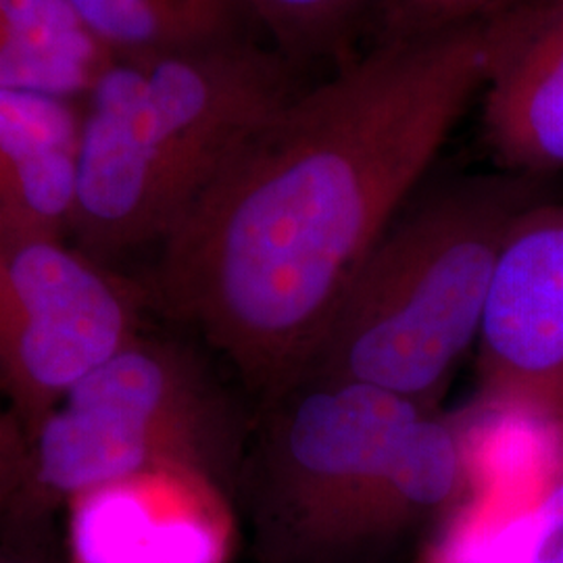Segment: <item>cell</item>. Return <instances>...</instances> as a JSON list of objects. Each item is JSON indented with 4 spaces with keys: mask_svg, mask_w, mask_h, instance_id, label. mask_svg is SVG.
<instances>
[{
    "mask_svg": "<svg viewBox=\"0 0 563 563\" xmlns=\"http://www.w3.org/2000/svg\"><path fill=\"white\" fill-rule=\"evenodd\" d=\"M146 286L65 239L0 234V388L27 439L142 330Z\"/></svg>",
    "mask_w": 563,
    "mask_h": 563,
    "instance_id": "6",
    "label": "cell"
},
{
    "mask_svg": "<svg viewBox=\"0 0 563 563\" xmlns=\"http://www.w3.org/2000/svg\"><path fill=\"white\" fill-rule=\"evenodd\" d=\"M380 0H236L246 23L297 65L336 55Z\"/></svg>",
    "mask_w": 563,
    "mask_h": 563,
    "instance_id": "13",
    "label": "cell"
},
{
    "mask_svg": "<svg viewBox=\"0 0 563 563\" xmlns=\"http://www.w3.org/2000/svg\"><path fill=\"white\" fill-rule=\"evenodd\" d=\"M30 439L9 407H0V518L20 493L27 472Z\"/></svg>",
    "mask_w": 563,
    "mask_h": 563,
    "instance_id": "15",
    "label": "cell"
},
{
    "mask_svg": "<svg viewBox=\"0 0 563 563\" xmlns=\"http://www.w3.org/2000/svg\"><path fill=\"white\" fill-rule=\"evenodd\" d=\"M474 349V407L563 428V201L537 202L511 225Z\"/></svg>",
    "mask_w": 563,
    "mask_h": 563,
    "instance_id": "7",
    "label": "cell"
},
{
    "mask_svg": "<svg viewBox=\"0 0 563 563\" xmlns=\"http://www.w3.org/2000/svg\"><path fill=\"white\" fill-rule=\"evenodd\" d=\"M544 180L449 181L405 205L346 286L307 376L369 384L428 409L476 346L497 260Z\"/></svg>",
    "mask_w": 563,
    "mask_h": 563,
    "instance_id": "4",
    "label": "cell"
},
{
    "mask_svg": "<svg viewBox=\"0 0 563 563\" xmlns=\"http://www.w3.org/2000/svg\"><path fill=\"white\" fill-rule=\"evenodd\" d=\"M297 92L295 65L246 34L111 60L81 109L76 246L111 267L159 246L230 155Z\"/></svg>",
    "mask_w": 563,
    "mask_h": 563,
    "instance_id": "3",
    "label": "cell"
},
{
    "mask_svg": "<svg viewBox=\"0 0 563 563\" xmlns=\"http://www.w3.org/2000/svg\"><path fill=\"white\" fill-rule=\"evenodd\" d=\"M528 488L472 490L434 532L422 563H563V428Z\"/></svg>",
    "mask_w": 563,
    "mask_h": 563,
    "instance_id": "10",
    "label": "cell"
},
{
    "mask_svg": "<svg viewBox=\"0 0 563 563\" xmlns=\"http://www.w3.org/2000/svg\"><path fill=\"white\" fill-rule=\"evenodd\" d=\"M526 7L372 44L284 102L163 239L144 284L151 305L218 353L257 402L299 383Z\"/></svg>",
    "mask_w": 563,
    "mask_h": 563,
    "instance_id": "1",
    "label": "cell"
},
{
    "mask_svg": "<svg viewBox=\"0 0 563 563\" xmlns=\"http://www.w3.org/2000/svg\"><path fill=\"white\" fill-rule=\"evenodd\" d=\"M530 0H380L369 18L372 44L432 36L499 15Z\"/></svg>",
    "mask_w": 563,
    "mask_h": 563,
    "instance_id": "14",
    "label": "cell"
},
{
    "mask_svg": "<svg viewBox=\"0 0 563 563\" xmlns=\"http://www.w3.org/2000/svg\"><path fill=\"white\" fill-rule=\"evenodd\" d=\"M472 478L463 413L307 376L257 402L232 507L257 563H386L437 532Z\"/></svg>",
    "mask_w": 563,
    "mask_h": 563,
    "instance_id": "2",
    "label": "cell"
},
{
    "mask_svg": "<svg viewBox=\"0 0 563 563\" xmlns=\"http://www.w3.org/2000/svg\"><path fill=\"white\" fill-rule=\"evenodd\" d=\"M113 59L162 55L244 36L236 0H67Z\"/></svg>",
    "mask_w": 563,
    "mask_h": 563,
    "instance_id": "12",
    "label": "cell"
},
{
    "mask_svg": "<svg viewBox=\"0 0 563 563\" xmlns=\"http://www.w3.org/2000/svg\"><path fill=\"white\" fill-rule=\"evenodd\" d=\"M0 563H59L51 547L41 541H18L0 537Z\"/></svg>",
    "mask_w": 563,
    "mask_h": 563,
    "instance_id": "16",
    "label": "cell"
},
{
    "mask_svg": "<svg viewBox=\"0 0 563 563\" xmlns=\"http://www.w3.org/2000/svg\"><path fill=\"white\" fill-rule=\"evenodd\" d=\"M81 113L71 99L0 90V234H69Z\"/></svg>",
    "mask_w": 563,
    "mask_h": 563,
    "instance_id": "9",
    "label": "cell"
},
{
    "mask_svg": "<svg viewBox=\"0 0 563 563\" xmlns=\"http://www.w3.org/2000/svg\"><path fill=\"white\" fill-rule=\"evenodd\" d=\"M111 60L67 0H0V90L78 101Z\"/></svg>",
    "mask_w": 563,
    "mask_h": 563,
    "instance_id": "11",
    "label": "cell"
},
{
    "mask_svg": "<svg viewBox=\"0 0 563 563\" xmlns=\"http://www.w3.org/2000/svg\"><path fill=\"white\" fill-rule=\"evenodd\" d=\"M481 102L483 141L501 172H563V0H532L495 60Z\"/></svg>",
    "mask_w": 563,
    "mask_h": 563,
    "instance_id": "8",
    "label": "cell"
},
{
    "mask_svg": "<svg viewBox=\"0 0 563 563\" xmlns=\"http://www.w3.org/2000/svg\"><path fill=\"white\" fill-rule=\"evenodd\" d=\"M251 423L192 344L142 330L74 384L30 437L27 472L0 532L46 541L60 505L148 472L199 478L232 504Z\"/></svg>",
    "mask_w": 563,
    "mask_h": 563,
    "instance_id": "5",
    "label": "cell"
}]
</instances>
